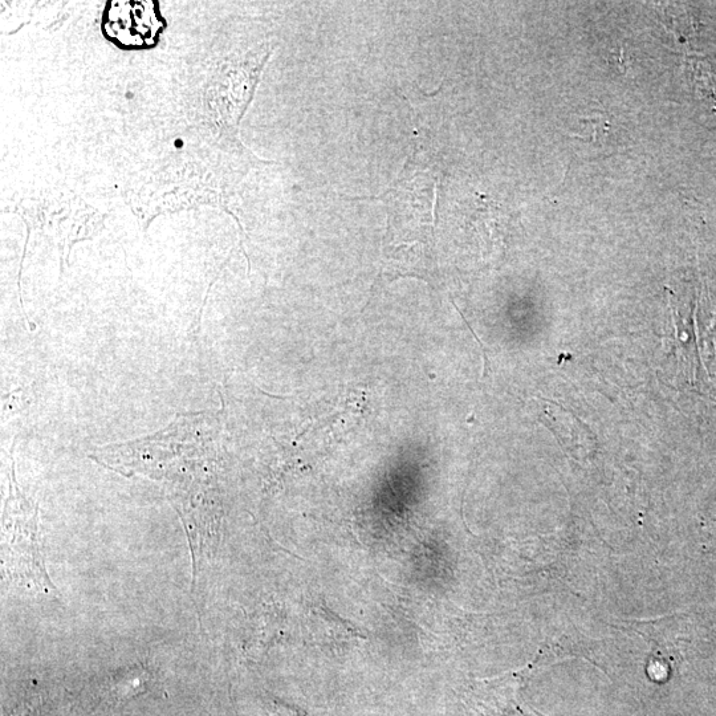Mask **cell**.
Wrapping results in <instances>:
<instances>
[{
	"label": "cell",
	"instance_id": "cell-3",
	"mask_svg": "<svg viewBox=\"0 0 716 716\" xmlns=\"http://www.w3.org/2000/svg\"><path fill=\"white\" fill-rule=\"evenodd\" d=\"M527 716H543L540 714H537L535 710L528 711Z\"/></svg>",
	"mask_w": 716,
	"mask_h": 716
},
{
	"label": "cell",
	"instance_id": "cell-2",
	"mask_svg": "<svg viewBox=\"0 0 716 716\" xmlns=\"http://www.w3.org/2000/svg\"><path fill=\"white\" fill-rule=\"evenodd\" d=\"M522 673L484 679L471 685L465 695L469 716H527L520 705Z\"/></svg>",
	"mask_w": 716,
	"mask_h": 716
},
{
	"label": "cell",
	"instance_id": "cell-4",
	"mask_svg": "<svg viewBox=\"0 0 716 716\" xmlns=\"http://www.w3.org/2000/svg\"><path fill=\"white\" fill-rule=\"evenodd\" d=\"M176 146H177V148H182V141H181V140H178V141L176 142Z\"/></svg>",
	"mask_w": 716,
	"mask_h": 716
},
{
	"label": "cell",
	"instance_id": "cell-1",
	"mask_svg": "<svg viewBox=\"0 0 716 716\" xmlns=\"http://www.w3.org/2000/svg\"><path fill=\"white\" fill-rule=\"evenodd\" d=\"M4 535L7 537L4 560L8 579L35 591L56 592L44 567L38 508L24 499L12 479L4 514Z\"/></svg>",
	"mask_w": 716,
	"mask_h": 716
}]
</instances>
